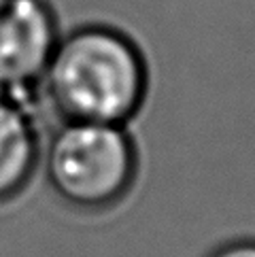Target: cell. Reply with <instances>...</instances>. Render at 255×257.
Returning a JSON list of instances; mask_svg holds the SVG:
<instances>
[{
  "mask_svg": "<svg viewBox=\"0 0 255 257\" xmlns=\"http://www.w3.org/2000/svg\"><path fill=\"white\" fill-rule=\"evenodd\" d=\"M143 51L113 26L87 24L60 34L39 91L60 121L128 123L147 98Z\"/></svg>",
  "mask_w": 255,
  "mask_h": 257,
  "instance_id": "obj_1",
  "label": "cell"
},
{
  "mask_svg": "<svg viewBox=\"0 0 255 257\" xmlns=\"http://www.w3.org/2000/svg\"><path fill=\"white\" fill-rule=\"evenodd\" d=\"M43 164L49 187L64 204L98 213L130 191L139 153L123 123L60 121L43 149Z\"/></svg>",
  "mask_w": 255,
  "mask_h": 257,
  "instance_id": "obj_2",
  "label": "cell"
},
{
  "mask_svg": "<svg viewBox=\"0 0 255 257\" xmlns=\"http://www.w3.org/2000/svg\"><path fill=\"white\" fill-rule=\"evenodd\" d=\"M58 39L47 0H0V94L26 100L39 91Z\"/></svg>",
  "mask_w": 255,
  "mask_h": 257,
  "instance_id": "obj_3",
  "label": "cell"
},
{
  "mask_svg": "<svg viewBox=\"0 0 255 257\" xmlns=\"http://www.w3.org/2000/svg\"><path fill=\"white\" fill-rule=\"evenodd\" d=\"M43 155L41 132L20 98L0 94V204L22 194Z\"/></svg>",
  "mask_w": 255,
  "mask_h": 257,
  "instance_id": "obj_4",
  "label": "cell"
},
{
  "mask_svg": "<svg viewBox=\"0 0 255 257\" xmlns=\"http://www.w3.org/2000/svg\"><path fill=\"white\" fill-rule=\"evenodd\" d=\"M206 257H255V238H238L219 244Z\"/></svg>",
  "mask_w": 255,
  "mask_h": 257,
  "instance_id": "obj_5",
  "label": "cell"
}]
</instances>
